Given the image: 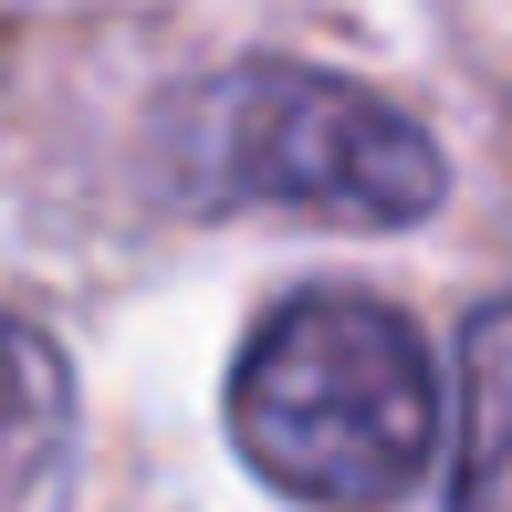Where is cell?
<instances>
[{
  "mask_svg": "<svg viewBox=\"0 0 512 512\" xmlns=\"http://www.w3.org/2000/svg\"><path fill=\"white\" fill-rule=\"evenodd\" d=\"M439 356L377 293H283L241 335L230 439L272 492L314 512H387L439 460Z\"/></svg>",
  "mask_w": 512,
  "mask_h": 512,
  "instance_id": "6da1fadb",
  "label": "cell"
},
{
  "mask_svg": "<svg viewBox=\"0 0 512 512\" xmlns=\"http://www.w3.org/2000/svg\"><path fill=\"white\" fill-rule=\"evenodd\" d=\"M178 189L199 209H293L345 230H408L450 199V157L408 105L324 63H230L178 105Z\"/></svg>",
  "mask_w": 512,
  "mask_h": 512,
  "instance_id": "7a4b0ae2",
  "label": "cell"
},
{
  "mask_svg": "<svg viewBox=\"0 0 512 512\" xmlns=\"http://www.w3.org/2000/svg\"><path fill=\"white\" fill-rule=\"evenodd\" d=\"M74 481V366L32 314H0V512H63Z\"/></svg>",
  "mask_w": 512,
  "mask_h": 512,
  "instance_id": "3957f363",
  "label": "cell"
},
{
  "mask_svg": "<svg viewBox=\"0 0 512 512\" xmlns=\"http://www.w3.org/2000/svg\"><path fill=\"white\" fill-rule=\"evenodd\" d=\"M502 335H512V314L471 304L460 366L439 377V408H460V439H450V502L460 512H492V481H502Z\"/></svg>",
  "mask_w": 512,
  "mask_h": 512,
  "instance_id": "277c9868",
  "label": "cell"
}]
</instances>
